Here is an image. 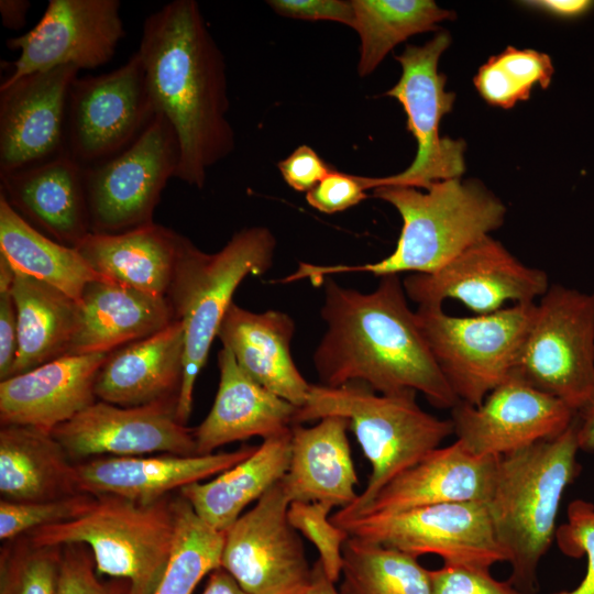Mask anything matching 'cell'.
<instances>
[{
  "mask_svg": "<svg viewBox=\"0 0 594 594\" xmlns=\"http://www.w3.org/2000/svg\"><path fill=\"white\" fill-rule=\"evenodd\" d=\"M553 73L549 55L507 46L479 68L473 82L488 105L512 109L518 101L529 99L534 86L548 88Z\"/></svg>",
  "mask_w": 594,
  "mask_h": 594,
  "instance_id": "8d00e7d4",
  "label": "cell"
},
{
  "mask_svg": "<svg viewBox=\"0 0 594 594\" xmlns=\"http://www.w3.org/2000/svg\"><path fill=\"white\" fill-rule=\"evenodd\" d=\"M155 112L179 145L176 178L201 189L208 169L235 147L228 120L224 56L194 0H174L146 16L136 51Z\"/></svg>",
  "mask_w": 594,
  "mask_h": 594,
  "instance_id": "6da1fadb",
  "label": "cell"
},
{
  "mask_svg": "<svg viewBox=\"0 0 594 594\" xmlns=\"http://www.w3.org/2000/svg\"><path fill=\"white\" fill-rule=\"evenodd\" d=\"M173 498L144 504L98 495L81 517L26 534L36 546L85 544L98 574L129 583V594H152L160 582L175 538Z\"/></svg>",
  "mask_w": 594,
  "mask_h": 594,
  "instance_id": "52a82bcc",
  "label": "cell"
},
{
  "mask_svg": "<svg viewBox=\"0 0 594 594\" xmlns=\"http://www.w3.org/2000/svg\"><path fill=\"white\" fill-rule=\"evenodd\" d=\"M373 196L391 204L403 226L395 250L362 265L318 266L300 263L286 282L322 278L331 274L364 272L376 276L403 272L426 274L440 268L462 251L502 227L506 207L474 179L438 180L426 191L402 185H380Z\"/></svg>",
  "mask_w": 594,
  "mask_h": 594,
  "instance_id": "3957f363",
  "label": "cell"
},
{
  "mask_svg": "<svg viewBox=\"0 0 594 594\" xmlns=\"http://www.w3.org/2000/svg\"><path fill=\"white\" fill-rule=\"evenodd\" d=\"M566 518V522L557 528V546L568 557L585 556L586 570L575 588L554 594H594V504L585 499L571 502Z\"/></svg>",
  "mask_w": 594,
  "mask_h": 594,
  "instance_id": "60d3db41",
  "label": "cell"
},
{
  "mask_svg": "<svg viewBox=\"0 0 594 594\" xmlns=\"http://www.w3.org/2000/svg\"><path fill=\"white\" fill-rule=\"evenodd\" d=\"M429 574L431 594H526L508 580H496L488 570L443 564Z\"/></svg>",
  "mask_w": 594,
  "mask_h": 594,
  "instance_id": "7bdbcfd3",
  "label": "cell"
},
{
  "mask_svg": "<svg viewBox=\"0 0 594 594\" xmlns=\"http://www.w3.org/2000/svg\"><path fill=\"white\" fill-rule=\"evenodd\" d=\"M536 304H514L473 317L450 316L442 307H418L420 330L460 402L481 405L515 371Z\"/></svg>",
  "mask_w": 594,
  "mask_h": 594,
  "instance_id": "ba28073f",
  "label": "cell"
},
{
  "mask_svg": "<svg viewBox=\"0 0 594 594\" xmlns=\"http://www.w3.org/2000/svg\"><path fill=\"white\" fill-rule=\"evenodd\" d=\"M202 594H249L234 578L221 566L213 570L208 578Z\"/></svg>",
  "mask_w": 594,
  "mask_h": 594,
  "instance_id": "f907efd6",
  "label": "cell"
},
{
  "mask_svg": "<svg viewBox=\"0 0 594 594\" xmlns=\"http://www.w3.org/2000/svg\"><path fill=\"white\" fill-rule=\"evenodd\" d=\"M185 367L184 329L174 320L163 330L107 356L95 393L99 400L136 407L179 397Z\"/></svg>",
  "mask_w": 594,
  "mask_h": 594,
  "instance_id": "d4e9b609",
  "label": "cell"
},
{
  "mask_svg": "<svg viewBox=\"0 0 594 594\" xmlns=\"http://www.w3.org/2000/svg\"><path fill=\"white\" fill-rule=\"evenodd\" d=\"M31 7L28 0H1L0 14L2 24L11 30L21 29L26 22V14Z\"/></svg>",
  "mask_w": 594,
  "mask_h": 594,
  "instance_id": "681fc988",
  "label": "cell"
},
{
  "mask_svg": "<svg viewBox=\"0 0 594 594\" xmlns=\"http://www.w3.org/2000/svg\"><path fill=\"white\" fill-rule=\"evenodd\" d=\"M290 439L292 429L264 439L250 457L209 482L184 486L180 496L202 520L224 532L249 504L284 477L290 462Z\"/></svg>",
  "mask_w": 594,
  "mask_h": 594,
  "instance_id": "4dcf8cb0",
  "label": "cell"
},
{
  "mask_svg": "<svg viewBox=\"0 0 594 594\" xmlns=\"http://www.w3.org/2000/svg\"><path fill=\"white\" fill-rule=\"evenodd\" d=\"M78 307V323L67 355L110 353L174 321L166 297L106 279L88 283Z\"/></svg>",
  "mask_w": 594,
  "mask_h": 594,
  "instance_id": "83f0119b",
  "label": "cell"
},
{
  "mask_svg": "<svg viewBox=\"0 0 594 594\" xmlns=\"http://www.w3.org/2000/svg\"><path fill=\"white\" fill-rule=\"evenodd\" d=\"M306 594H341L334 587V583L326 575L319 560L314 564L311 583Z\"/></svg>",
  "mask_w": 594,
  "mask_h": 594,
  "instance_id": "f5cc1de1",
  "label": "cell"
},
{
  "mask_svg": "<svg viewBox=\"0 0 594 594\" xmlns=\"http://www.w3.org/2000/svg\"><path fill=\"white\" fill-rule=\"evenodd\" d=\"M178 165L177 136L156 113L132 145L84 168L90 233H120L154 222L161 195Z\"/></svg>",
  "mask_w": 594,
  "mask_h": 594,
  "instance_id": "7c38bea8",
  "label": "cell"
},
{
  "mask_svg": "<svg viewBox=\"0 0 594 594\" xmlns=\"http://www.w3.org/2000/svg\"><path fill=\"white\" fill-rule=\"evenodd\" d=\"M524 3L546 14L568 20L581 18L594 8V1L591 0H537Z\"/></svg>",
  "mask_w": 594,
  "mask_h": 594,
  "instance_id": "c3c4849f",
  "label": "cell"
},
{
  "mask_svg": "<svg viewBox=\"0 0 594 594\" xmlns=\"http://www.w3.org/2000/svg\"><path fill=\"white\" fill-rule=\"evenodd\" d=\"M578 421L559 437L499 458L486 503L496 538L508 556V581L526 594L538 587V566L557 531L566 487L581 471Z\"/></svg>",
  "mask_w": 594,
  "mask_h": 594,
  "instance_id": "277c9868",
  "label": "cell"
},
{
  "mask_svg": "<svg viewBox=\"0 0 594 594\" xmlns=\"http://www.w3.org/2000/svg\"><path fill=\"white\" fill-rule=\"evenodd\" d=\"M342 553L341 594H431L417 557L350 536Z\"/></svg>",
  "mask_w": 594,
  "mask_h": 594,
  "instance_id": "e575fe53",
  "label": "cell"
},
{
  "mask_svg": "<svg viewBox=\"0 0 594 594\" xmlns=\"http://www.w3.org/2000/svg\"><path fill=\"white\" fill-rule=\"evenodd\" d=\"M175 538L164 573L152 594H191L220 568L224 534L202 520L183 497L173 498Z\"/></svg>",
  "mask_w": 594,
  "mask_h": 594,
  "instance_id": "d590c367",
  "label": "cell"
},
{
  "mask_svg": "<svg viewBox=\"0 0 594 594\" xmlns=\"http://www.w3.org/2000/svg\"><path fill=\"white\" fill-rule=\"evenodd\" d=\"M406 296L398 275L382 276L366 294L326 282L321 317L327 330L312 358L320 385L362 383L384 395L414 391L438 408L460 402Z\"/></svg>",
  "mask_w": 594,
  "mask_h": 594,
  "instance_id": "7a4b0ae2",
  "label": "cell"
},
{
  "mask_svg": "<svg viewBox=\"0 0 594 594\" xmlns=\"http://www.w3.org/2000/svg\"><path fill=\"white\" fill-rule=\"evenodd\" d=\"M78 73L62 66L0 87V175L66 151L67 100Z\"/></svg>",
  "mask_w": 594,
  "mask_h": 594,
  "instance_id": "d6986e66",
  "label": "cell"
},
{
  "mask_svg": "<svg viewBox=\"0 0 594 594\" xmlns=\"http://www.w3.org/2000/svg\"><path fill=\"white\" fill-rule=\"evenodd\" d=\"M330 520L350 537L417 558L439 556L444 564L490 571L496 563L508 562L485 503L436 504Z\"/></svg>",
  "mask_w": 594,
  "mask_h": 594,
  "instance_id": "30bf717a",
  "label": "cell"
},
{
  "mask_svg": "<svg viewBox=\"0 0 594 594\" xmlns=\"http://www.w3.org/2000/svg\"><path fill=\"white\" fill-rule=\"evenodd\" d=\"M499 458L474 455L458 440L439 447L387 483L369 506L354 516L446 503L486 504L494 488Z\"/></svg>",
  "mask_w": 594,
  "mask_h": 594,
  "instance_id": "603a6c76",
  "label": "cell"
},
{
  "mask_svg": "<svg viewBox=\"0 0 594 594\" xmlns=\"http://www.w3.org/2000/svg\"><path fill=\"white\" fill-rule=\"evenodd\" d=\"M186 239L152 222L120 233H89L75 249L105 279L165 297Z\"/></svg>",
  "mask_w": 594,
  "mask_h": 594,
  "instance_id": "f1b7e54d",
  "label": "cell"
},
{
  "mask_svg": "<svg viewBox=\"0 0 594 594\" xmlns=\"http://www.w3.org/2000/svg\"><path fill=\"white\" fill-rule=\"evenodd\" d=\"M354 23L361 40L358 74H372L386 55L409 36L439 30L443 20L455 18L453 11L432 0H352Z\"/></svg>",
  "mask_w": 594,
  "mask_h": 594,
  "instance_id": "836d02e7",
  "label": "cell"
},
{
  "mask_svg": "<svg viewBox=\"0 0 594 594\" xmlns=\"http://www.w3.org/2000/svg\"><path fill=\"white\" fill-rule=\"evenodd\" d=\"M403 285L418 307H442L454 299L475 315H487L507 301L536 302L548 290L549 279L544 271L525 265L486 235L435 272L407 276Z\"/></svg>",
  "mask_w": 594,
  "mask_h": 594,
  "instance_id": "9a60e30c",
  "label": "cell"
},
{
  "mask_svg": "<svg viewBox=\"0 0 594 594\" xmlns=\"http://www.w3.org/2000/svg\"><path fill=\"white\" fill-rule=\"evenodd\" d=\"M349 420L323 417L312 427H292L290 462L280 480L292 502L345 508L355 502L359 483L346 437Z\"/></svg>",
  "mask_w": 594,
  "mask_h": 594,
  "instance_id": "4316f807",
  "label": "cell"
},
{
  "mask_svg": "<svg viewBox=\"0 0 594 594\" xmlns=\"http://www.w3.org/2000/svg\"><path fill=\"white\" fill-rule=\"evenodd\" d=\"M295 321L286 312H255L232 302L217 337L240 367L258 384L301 408L312 384L298 371L290 353Z\"/></svg>",
  "mask_w": 594,
  "mask_h": 594,
  "instance_id": "484cf974",
  "label": "cell"
},
{
  "mask_svg": "<svg viewBox=\"0 0 594 594\" xmlns=\"http://www.w3.org/2000/svg\"><path fill=\"white\" fill-rule=\"evenodd\" d=\"M451 37L439 31L422 46L407 45L395 59L402 66L397 84L385 92L403 106L407 129L416 139L415 160L405 170L385 177H363L366 189L380 185H402L428 189L438 180L460 178L465 169V143L441 138L442 117L453 107L455 94L446 91L447 76L438 72V62Z\"/></svg>",
  "mask_w": 594,
  "mask_h": 594,
  "instance_id": "8fae6325",
  "label": "cell"
},
{
  "mask_svg": "<svg viewBox=\"0 0 594 594\" xmlns=\"http://www.w3.org/2000/svg\"><path fill=\"white\" fill-rule=\"evenodd\" d=\"M275 249L274 234L261 226L235 232L216 253L204 252L188 238L184 242L165 296L184 329L185 367L176 411L183 425L190 417L197 376L235 289L246 276L271 268Z\"/></svg>",
  "mask_w": 594,
  "mask_h": 594,
  "instance_id": "8992f818",
  "label": "cell"
},
{
  "mask_svg": "<svg viewBox=\"0 0 594 594\" xmlns=\"http://www.w3.org/2000/svg\"><path fill=\"white\" fill-rule=\"evenodd\" d=\"M279 481L223 534L220 565L249 594H306L311 583L304 546L287 516Z\"/></svg>",
  "mask_w": 594,
  "mask_h": 594,
  "instance_id": "5bb4252c",
  "label": "cell"
},
{
  "mask_svg": "<svg viewBox=\"0 0 594 594\" xmlns=\"http://www.w3.org/2000/svg\"><path fill=\"white\" fill-rule=\"evenodd\" d=\"M515 372L576 414L594 402V294L549 286Z\"/></svg>",
  "mask_w": 594,
  "mask_h": 594,
  "instance_id": "9c48e42d",
  "label": "cell"
},
{
  "mask_svg": "<svg viewBox=\"0 0 594 594\" xmlns=\"http://www.w3.org/2000/svg\"><path fill=\"white\" fill-rule=\"evenodd\" d=\"M268 6L279 15L308 21H333L350 28L354 23L352 0H270Z\"/></svg>",
  "mask_w": 594,
  "mask_h": 594,
  "instance_id": "f6af8a7d",
  "label": "cell"
},
{
  "mask_svg": "<svg viewBox=\"0 0 594 594\" xmlns=\"http://www.w3.org/2000/svg\"><path fill=\"white\" fill-rule=\"evenodd\" d=\"M416 392L375 394L362 383L339 387L312 385L296 425L341 416L349 420L372 471L366 487L354 503L332 516L345 518L361 513L392 480L408 470L453 435L451 419L425 411Z\"/></svg>",
  "mask_w": 594,
  "mask_h": 594,
  "instance_id": "5b68a950",
  "label": "cell"
},
{
  "mask_svg": "<svg viewBox=\"0 0 594 594\" xmlns=\"http://www.w3.org/2000/svg\"><path fill=\"white\" fill-rule=\"evenodd\" d=\"M580 450L594 452V402L576 414Z\"/></svg>",
  "mask_w": 594,
  "mask_h": 594,
  "instance_id": "816d5d0a",
  "label": "cell"
},
{
  "mask_svg": "<svg viewBox=\"0 0 594 594\" xmlns=\"http://www.w3.org/2000/svg\"><path fill=\"white\" fill-rule=\"evenodd\" d=\"M576 413L529 384L515 371L479 406L451 408L457 440L472 454L504 457L562 435Z\"/></svg>",
  "mask_w": 594,
  "mask_h": 594,
  "instance_id": "e0dca14e",
  "label": "cell"
},
{
  "mask_svg": "<svg viewBox=\"0 0 594 594\" xmlns=\"http://www.w3.org/2000/svg\"><path fill=\"white\" fill-rule=\"evenodd\" d=\"M109 353L65 355L0 381V422L53 431L97 400L95 384Z\"/></svg>",
  "mask_w": 594,
  "mask_h": 594,
  "instance_id": "7402d4cb",
  "label": "cell"
},
{
  "mask_svg": "<svg viewBox=\"0 0 594 594\" xmlns=\"http://www.w3.org/2000/svg\"><path fill=\"white\" fill-rule=\"evenodd\" d=\"M155 114L143 65L135 52L110 73L73 81L67 100L65 150L84 168L100 164L132 145Z\"/></svg>",
  "mask_w": 594,
  "mask_h": 594,
  "instance_id": "4fadbf2b",
  "label": "cell"
},
{
  "mask_svg": "<svg viewBox=\"0 0 594 594\" xmlns=\"http://www.w3.org/2000/svg\"><path fill=\"white\" fill-rule=\"evenodd\" d=\"M95 501L96 496L88 493L41 502L1 499L0 539L8 542L41 527L75 520L85 515Z\"/></svg>",
  "mask_w": 594,
  "mask_h": 594,
  "instance_id": "f35d334b",
  "label": "cell"
},
{
  "mask_svg": "<svg viewBox=\"0 0 594 594\" xmlns=\"http://www.w3.org/2000/svg\"><path fill=\"white\" fill-rule=\"evenodd\" d=\"M218 365L220 381L213 405L193 429L198 455L251 437H275L296 425L299 407L253 380L228 348L219 351Z\"/></svg>",
  "mask_w": 594,
  "mask_h": 594,
  "instance_id": "cb8c5ba5",
  "label": "cell"
},
{
  "mask_svg": "<svg viewBox=\"0 0 594 594\" xmlns=\"http://www.w3.org/2000/svg\"><path fill=\"white\" fill-rule=\"evenodd\" d=\"M0 253L16 271L58 288L77 302L88 283L105 279L75 248L58 243L36 230L2 196Z\"/></svg>",
  "mask_w": 594,
  "mask_h": 594,
  "instance_id": "d6a6232c",
  "label": "cell"
},
{
  "mask_svg": "<svg viewBox=\"0 0 594 594\" xmlns=\"http://www.w3.org/2000/svg\"><path fill=\"white\" fill-rule=\"evenodd\" d=\"M0 554V594H56L62 547L36 546L26 535Z\"/></svg>",
  "mask_w": 594,
  "mask_h": 594,
  "instance_id": "74e56055",
  "label": "cell"
},
{
  "mask_svg": "<svg viewBox=\"0 0 594 594\" xmlns=\"http://www.w3.org/2000/svg\"><path fill=\"white\" fill-rule=\"evenodd\" d=\"M0 196L36 230L76 248L90 233L84 167L65 151L0 175Z\"/></svg>",
  "mask_w": 594,
  "mask_h": 594,
  "instance_id": "44dd1931",
  "label": "cell"
},
{
  "mask_svg": "<svg viewBox=\"0 0 594 594\" xmlns=\"http://www.w3.org/2000/svg\"><path fill=\"white\" fill-rule=\"evenodd\" d=\"M81 493L75 464L51 431L6 425L0 429V494L11 502H41Z\"/></svg>",
  "mask_w": 594,
  "mask_h": 594,
  "instance_id": "f546056e",
  "label": "cell"
},
{
  "mask_svg": "<svg viewBox=\"0 0 594 594\" xmlns=\"http://www.w3.org/2000/svg\"><path fill=\"white\" fill-rule=\"evenodd\" d=\"M123 36L119 0H50L33 29L7 40L20 54L0 87L62 66L95 69L112 59Z\"/></svg>",
  "mask_w": 594,
  "mask_h": 594,
  "instance_id": "2e32d148",
  "label": "cell"
},
{
  "mask_svg": "<svg viewBox=\"0 0 594 594\" xmlns=\"http://www.w3.org/2000/svg\"><path fill=\"white\" fill-rule=\"evenodd\" d=\"M18 353V317L11 288L0 289V381L11 376Z\"/></svg>",
  "mask_w": 594,
  "mask_h": 594,
  "instance_id": "7dc6e473",
  "label": "cell"
},
{
  "mask_svg": "<svg viewBox=\"0 0 594 594\" xmlns=\"http://www.w3.org/2000/svg\"><path fill=\"white\" fill-rule=\"evenodd\" d=\"M177 399L136 407L96 400L53 436L70 460L150 453L198 455L193 429L177 419Z\"/></svg>",
  "mask_w": 594,
  "mask_h": 594,
  "instance_id": "ac0fdd59",
  "label": "cell"
},
{
  "mask_svg": "<svg viewBox=\"0 0 594 594\" xmlns=\"http://www.w3.org/2000/svg\"><path fill=\"white\" fill-rule=\"evenodd\" d=\"M255 449L244 446L235 451L205 455L98 457L75 463L76 480L81 493L150 504L169 496L174 490L222 473Z\"/></svg>",
  "mask_w": 594,
  "mask_h": 594,
  "instance_id": "ffe728a7",
  "label": "cell"
},
{
  "mask_svg": "<svg viewBox=\"0 0 594 594\" xmlns=\"http://www.w3.org/2000/svg\"><path fill=\"white\" fill-rule=\"evenodd\" d=\"M129 583H103L98 579L90 549L80 543L62 547L56 594H129Z\"/></svg>",
  "mask_w": 594,
  "mask_h": 594,
  "instance_id": "b9f144b4",
  "label": "cell"
},
{
  "mask_svg": "<svg viewBox=\"0 0 594 594\" xmlns=\"http://www.w3.org/2000/svg\"><path fill=\"white\" fill-rule=\"evenodd\" d=\"M363 176L331 172L306 193L307 202L323 213L344 211L367 198Z\"/></svg>",
  "mask_w": 594,
  "mask_h": 594,
  "instance_id": "ee69618b",
  "label": "cell"
},
{
  "mask_svg": "<svg viewBox=\"0 0 594 594\" xmlns=\"http://www.w3.org/2000/svg\"><path fill=\"white\" fill-rule=\"evenodd\" d=\"M331 510L332 507L322 503L292 502L287 516L294 529L315 544L326 575L336 583L341 575L342 549L349 535L330 520Z\"/></svg>",
  "mask_w": 594,
  "mask_h": 594,
  "instance_id": "ab89813d",
  "label": "cell"
},
{
  "mask_svg": "<svg viewBox=\"0 0 594 594\" xmlns=\"http://www.w3.org/2000/svg\"><path fill=\"white\" fill-rule=\"evenodd\" d=\"M277 167L286 184L296 191L308 193L334 169L308 145H300Z\"/></svg>",
  "mask_w": 594,
  "mask_h": 594,
  "instance_id": "bcb514c9",
  "label": "cell"
},
{
  "mask_svg": "<svg viewBox=\"0 0 594 594\" xmlns=\"http://www.w3.org/2000/svg\"><path fill=\"white\" fill-rule=\"evenodd\" d=\"M14 273L11 294L18 317V353L11 376L67 355L79 311L78 302L58 288L15 268Z\"/></svg>",
  "mask_w": 594,
  "mask_h": 594,
  "instance_id": "1f68e13d",
  "label": "cell"
}]
</instances>
